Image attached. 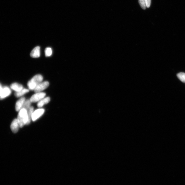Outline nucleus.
I'll return each mask as SVG.
<instances>
[{
    "instance_id": "1a4fd4ad",
    "label": "nucleus",
    "mask_w": 185,
    "mask_h": 185,
    "mask_svg": "<svg viewBox=\"0 0 185 185\" xmlns=\"http://www.w3.org/2000/svg\"><path fill=\"white\" fill-rule=\"evenodd\" d=\"M26 101V98L22 97L18 100L16 103V109L17 111H19L22 108L23 104Z\"/></svg>"
},
{
    "instance_id": "f03ea898",
    "label": "nucleus",
    "mask_w": 185,
    "mask_h": 185,
    "mask_svg": "<svg viewBox=\"0 0 185 185\" xmlns=\"http://www.w3.org/2000/svg\"><path fill=\"white\" fill-rule=\"evenodd\" d=\"M43 78L41 75H37L28 82V89L31 90H34L36 87L39 83L43 82Z\"/></svg>"
},
{
    "instance_id": "f3484780",
    "label": "nucleus",
    "mask_w": 185,
    "mask_h": 185,
    "mask_svg": "<svg viewBox=\"0 0 185 185\" xmlns=\"http://www.w3.org/2000/svg\"><path fill=\"white\" fill-rule=\"evenodd\" d=\"M139 2L141 7L143 9L145 10L146 8V5H145L144 0H139Z\"/></svg>"
},
{
    "instance_id": "4468645a",
    "label": "nucleus",
    "mask_w": 185,
    "mask_h": 185,
    "mask_svg": "<svg viewBox=\"0 0 185 185\" xmlns=\"http://www.w3.org/2000/svg\"><path fill=\"white\" fill-rule=\"evenodd\" d=\"M32 102L30 101V100H26L24 102V104H23L22 108H24L26 109L27 111L29 110L31 105Z\"/></svg>"
},
{
    "instance_id": "6ab92c4d",
    "label": "nucleus",
    "mask_w": 185,
    "mask_h": 185,
    "mask_svg": "<svg viewBox=\"0 0 185 185\" xmlns=\"http://www.w3.org/2000/svg\"><path fill=\"white\" fill-rule=\"evenodd\" d=\"M3 87H2V85L1 84V83H0V94H1V91L2 90V89H3Z\"/></svg>"
},
{
    "instance_id": "39448f33",
    "label": "nucleus",
    "mask_w": 185,
    "mask_h": 185,
    "mask_svg": "<svg viewBox=\"0 0 185 185\" xmlns=\"http://www.w3.org/2000/svg\"><path fill=\"white\" fill-rule=\"evenodd\" d=\"M44 112L45 110L43 108L37 109L34 111L32 117V121H36L43 115Z\"/></svg>"
},
{
    "instance_id": "2eb2a0df",
    "label": "nucleus",
    "mask_w": 185,
    "mask_h": 185,
    "mask_svg": "<svg viewBox=\"0 0 185 185\" xmlns=\"http://www.w3.org/2000/svg\"><path fill=\"white\" fill-rule=\"evenodd\" d=\"M177 76L181 81L185 83V73H179L177 75Z\"/></svg>"
},
{
    "instance_id": "20e7f679",
    "label": "nucleus",
    "mask_w": 185,
    "mask_h": 185,
    "mask_svg": "<svg viewBox=\"0 0 185 185\" xmlns=\"http://www.w3.org/2000/svg\"><path fill=\"white\" fill-rule=\"evenodd\" d=\"M49 85V82L48 81L42 82L38 84L34 91L35 93L42 92L43 91L47 88Z\"/></svg>"
},
{
    "instance_id": "9d476101",
    "label": "nucleus",
    "mask_w": 185,
    "mask_h": 185,
    "mask_svg": "<svg viewBox=\"0 0 185 185\" xmlns=\"http://www.w3.org/2000/svg\"><path fill=\"white\" fill-rule=\"evenodd\" d=\"M10 88L16 91V92L21 91L23 89V87L21 84L17 83H14L11 85Z\"/></svg>"
},
{
    "instance_id": "9b49d317",
    "label": "nucleus",
    "mask_w": 185,
    "mask_h": 185,
    "mask_svg": "<svg viewBox=\"0 0 185 185\" xmlns=\"http://www.w3.org/2000/svg\"><path fill=\"white\" fill-rule=\"evenodd\" d=\"M50 100H51V99H50L49 97H46V98H44L38 102L37 106L39 108L42 107L45 104L49 103Z\"/></svg>"
},
{
    "instance_id": "7ed1b4c3",
    "label": "nucleus",
    "mask_w": 185,
    "mask_h": 185,
    "mask_svg": "<svg viewBox=\"0 0 185 185\" xmlns=\"http://www.w3.org/2000/svg\"><path fill=\"white\" fill-rule=\"evenodd\" d=\"M46 94L45 93L42 92L36 93L35 94L32 96L30 99L32 103L38 102L42 99L45 98Z\"/></svg>"
},
{
    "instance_id": "ddd939ff",
    "label": "nucleus",
    "mask_w": 185,
    "mask_h": 185,
    "mask_svg": "<svg viewBox=\"0 0 185 185\" xmlns=\"http://www.w3.org/2000/svg\"><path fill=\"white\" fill-rule=\"evenodd\" d=\"M34 108L33 107H30L29 110L28 111V121L27 125L29 124L32 120V114L33 112Z\"/></svg>"
},
{
    "instance_id": "a211bd4d",
    "label": "nucleus",
    "mask_w": 185,
    "mask_h": 185,
    "mask_svg": "<svg viewBox=\"0 0 185 185\" xmlns=\"http://www.w3.org/2000/svg\"><path fill=\"white\" fill-rule=\"evenodd\" d=\"M145 5L146 8H149L150 7L151 3V0H144Z\"/></svg>"
},
{
    "instance_id": "423d86ee",
    "label": "nucleus",
    "mask_w": 185,
    "mask_h": 185,
    "mask_svg": "<svg viewBox=\"0 0 185 185\" xmlns=\"http://www.w3.org/2000/svg\"><path fill=\"white\" fill-rule=\"evenodd\" d=\"M11 93V90L9 87H3L0 94V99L3 100L7 98L10 96Z\"/></svg>"
},
{
    "instance_id": "f257e3e1",
    "label": "nucleus",
    "mask_w": 185,
    "mask_h": 185,
    "mask_svg": "<svg viewBox=\"0 0 185 185\" xmlns=\"http://www.w3.org/2000/svg\"><path fill=\"white\" fill-rule=\"evenodd\" d=\"M17 120L20 127H22L25 125H27L28 121V111L24 108H21L19 111Z\"/></svg>"
},
{
    "instance_id": "6e6552de",
    "label": "nucleus",
    "mask_w": 185,
    "mask_h": 185,
    "mask_svg": "<svg viewBox=\"0 0 185 185\" xmlns=\"http://www.w3.org/2000/svg\"><path fill=\"white\" fill-rule=\"evenodd\" d=\"M19 127H20L19 122L17 119H16L13 120L11 125V129L12 132L14 133H16L18 131Z\"/></svg>"
},
{
    "instance_id": "dca6fc26",
    "label": "nucleus",
    "mask_w": 185,
    "mask_h": 185,
    "mask_svg": "<svg viewBox=\"0 0 185 185\" xmlns=\"http://www.w3.org/2000/svg\"><path fill=\"white\" fill-rule=\"evenodd\" d=\"M52 53H53V52H52V50L51 48L47 47L45 49V53L46 57L51 56L52 54Z\"/></svg>"
},
{
    "instance_id": "f8f14e48",
    "label": "nucleus",
    "mask_w": 185,
    "mask_h": 185,
    "mask_svg": "<svg viewBox=\"0 0 185 185\" xmlns=\"http://www.w3.org/2000/svg\"><path fill=\"white\" fill-rule=\"evenodd\" d=\"M29 90L28 89L23 88L21 91L16 92L15 93V96L16 97L19 98L23 96L26 93L29 92Z\"/></svg>"
},
{
    "instance_id": "0eeeda50",
    "label": "nucleus",
    "mask_w": 185,
    "mask_h": 185,
    "mask_svg": "<svg viewBox=\"0 0 185 185\" xmlns=\"http://www.w3.org/2000/svg\"><path fill=\"white\" fill-rule=\"evenodd\" d=\"M40 47L37 46L32 50L30 53V56L33 58H39L40 56Z\"/></svg>"
}]
</instances>
